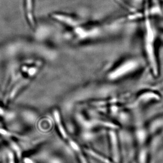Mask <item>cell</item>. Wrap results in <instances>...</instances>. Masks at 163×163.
<instances>
[{
  "instance_id": "cell-2",
  "label": "cell",
  "mask_w": 163,
  "mask_h": 163,
  "mask_svg": "<svg viewBox=\"0 0 163 163\" xmlns=\"http://www.w3.org/2000/svg\"><path fill=\"white\" fill-rule=\"evenodd\" d=\"M9 157L10 161H10V163H13V161H14V160H13V156L12 154V153L9 154Z\"/></svg>"
},
{
  "instance_id": "cell-1",
  "label": "cell",
  "mask_w": 163,
  "mask_h": 163,
  "mask_svg": "<svg viewBox=\"0 0 163 163\" xmlns=\"http://www.w3.org/2000/svg\"><path fill=\"white\" fill-rule=\"evenodd\" d=\"M25 117H26V118L27 120H28L29 121L30 120H31L32 121L33 120V117H32V115L31 114L29 113H27L26 114H25Z\"/></svg>"
},
{
  "instance_id": "cell-4",
  "label": "cell",
  "mask_w": 163,
  "mask_h": 163,
  "mask_svg": "<svg viewBox=\"0 0 163 163\" xmlns=\"http://www.w3.org/2000/svg\"><path fill=\"white\" fill-rule=\"evenodd\" d=\"M29 72H30V74H33L35 73V70L33 69H33H31L30 71H29Z\"/></svg>"
},
{
  "instance_id": "cell-3",
  "label": "cell",
  "mask_w": 163,
  "mask_h": 163,
  "mask_svg": "<svg viewBox=\"0 0 163 163\" xmlns=\"http://www.w3.org/2000/svg\"><path fill=\"white\" fill-rule=\"evenodd\" d=\"M24 161L25 163H33V162L31 160L27 158L25 159Z\"/></svg>"
}]
</instances>
